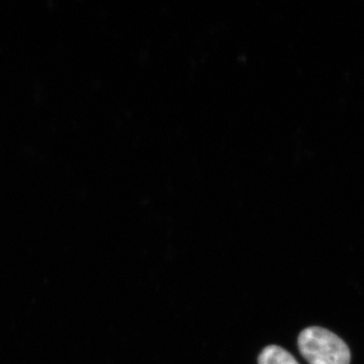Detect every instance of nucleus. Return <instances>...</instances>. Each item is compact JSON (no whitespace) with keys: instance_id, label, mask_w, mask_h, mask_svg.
Here are the masks:
<instances>
[{"instance_id":"obj_1","label":"nucleus","mask_w":364,"mask_h":364,"mask_svg":"<svg viewBox=\"0 0 364 364\" xmlns=\"http://www.w3.org/2000/svg\"><path fill=\"white\" fill-rule=\"evenodd\" d=\"M299 349L310 364H349L351 353L343 340L322 327H309L301 332Z\"/></svg>"},{"instance_id":"obj_2","label":"nucleus","mask_w":364,"mask_h":364,"mask_svg":"<svg viewBox=\"0 0 364 364\" xmlns=\"http://www.w3.org/2000/svg\"><path fill=\"white\" fill-rule=\"evenodd\" d=\"M258 364H299L298 360L287 351L277 345L265 347L258 358Z\"/></svg>"}]
</instances>
